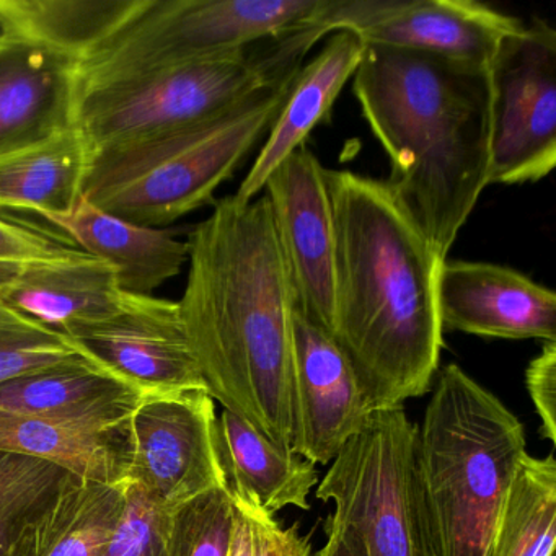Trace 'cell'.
<instances>
[{
  "mask_svg": "<svg viewBox=\"0 0 556 556\" xmlns=\"http://www.w3.org/2000/svg\"><path fill=\"white\" fill-rule=\"evenodd\" d=\"M181 321L207 393L291 448L295 294L265 194L226 197L187 240Z\"/></svg>",
  "mask_w": 556,
  "mask_h": 556,
  "instance_id": "cell-1",
  "label": "cell"
},
{
  "mask_svg": "<svg viewBox=\"0 0 556 556\" xmlns=\"http://www.w3.org/2000/svg\"><path fill=\"white\" fill-rule=\"evenodd\" d=\"M334 224L330 334L377 409L425 395L439 372L442 260L386 181L327 168Z\"/></svg>",
  "mask_w": 556,
  "mask_h": 556,
  "instance_id": "cell-2",
  "label": "cell"
},
{
  "mask_svg": "<svg viewBox=\"0 0 556 556\" xmlns=\"http://www.w3.org/2000/svg\"><path fill=\"white\" fill-rule=\"evenodd\" d=\"M353 92L389 157L387 187L447 260L490 185L488 70L366 45Z\"/></svg>",
  "mask_w": 556,
  "mask_h": 556,
  "instance_id": "cell-3",
  "label": "cell"
},
{
  "mask_svg": "<svg viewBox=\"0 0 556 556\" xmlns=\"http://www.w3.org/2000/svg\"><path fill=\"white\" fill-rule=\"evenodd\" d=\"M526 451L517 416L457 364L439 370L416 435L432 556H491Z\"/></svg>",
  "mask_w": 556,
  "mask_h": 556,
  "instance_id": "cell-4",
  "label": "cell"
},
{
  "mask_svg": "<svg viewBox=\"0 0 556 556\" xmlns=\"http://www.w3.org/2000/svg\"><path fill=\"white\" fill-rule=\"evenodd\" d=\"M298 73L197 125L90 155L83 197L155 229L213 203L217 188L268 135Z\"/></svg>",
  "mask_w": 556,
  "mask_h": 556,
  "instance_id": "cell-5",
  "label": "cell"
},
{
  "mask_svg": "<svg viewBox=\"0 0 556 556\" xmlns=\"http://www.w3.org/2000/svg\"><path fill=\"white\" fill-rule=\"evenodd\" d=\"M298 71L247 50L154 67L77 90L73 126L90 157L213 118Z\"/></svg>",
  "mask_w": 556,
  "mask_h": 556,
  "instance_id": "cell-6",
  "label": "cell"
},
{
  "mask_svg": "<svg viewBox=\"0 0 556 556\" xmlns=\"http://www.w3.org/2000/svg\"><path fill=\"white\" fill-rule=\"evenodd\" d=\"M416 435L403 406L376 409L318 481L315 496L334 504L364 556H432Z\"/></svg>",
  "mask_w": 556,
  "mask_h": 556,
  "instance_id": "cell-7",
  "label": "cell"
},
{
  "mask_svg": "<svg viewBox=\"0 0 556 556\" xmlns=\"http://www.w3.org/2000/svg\"><path fill=\"white\" fill-rule=\"evenodd\" d=\"M320 0H152L76 66V92L154 67L245 51L301 28Z\"/></svg>",
  "mask_w": 556,
  "mask_h": 556,
  "instance_id": "cell-8",
  "label": "cell"
},
{
  "mask_svg": "<svg viewBox=\"0 0 556 556\" xmlns=\"http://www.w3.org/2000/svg\"><path fill=\"white\" fill-rule=\"evenodd\" d=\"M490 185H523L556 165V31L545 21L504 40L490 70Z\"/></svg>",
  "mask_w": 556,
  "mask_h": 556,
  "instance_id": "cell-9",
  "label": "cell"
},
{
  "mask_svg": "<svg viewBox=\"0 0 556 556\" xmlns=\"http://www.w3.org/2000/svg\"><path fill=\"white\" fill-rule=\"evenodd\" d=\"M123 484L164 513L227 488L210 393L193 390L141 400L128 422Z\"/></svg>",
  "mask_w": 556,
  "mask_h": 556,
  "instance_id": "cell-10",
  "label": "cell"
},
{
  "mask_svg": "<svg viewBox=\"0 0 556 556\" xmlns=\"http://www.w3.org/2000/svg\"><path fill=\"white\" fill-rule=\"evenodd\" d=\"M64 334L86 356L144 396L207 392L188 344L178 302L125 292L112 317L77 325Z\"/></svg>",
  "mask_w": 556,
  "mask_h": 556,
  "instance_id": "cell-11",
  "label": "cell"
},
{
  "mask_svg": "<svg viewBox=\"0 0 556 556\" xmlns=\"http://www.w3.org/2000/svg\"><path fill=\"white\" fill-rule=\"evenodd\" d=\"M262 194L285 255L299 308L330 333L333 315L334 224L327 168L307 144L273 170Z\"/></svg>",
  "mask_w": 556,
  "mask_h": 556,
  "instance_id": "cell-12",
  "label": "cell"
},
{
  "mask_svg": "<svg viewBox=\"0 0 556 556\" xmlns=\"http://www.w3.org/2000/svg\"><path fill=\"white\" fill-rule=\"evenodd\" d=\"M376 409L337 341L295 304L291 451L315 465L331 464Z\"/></svg>",
  "mask_w": 556,
  "mask_h": 556,
  "instance_id": "cell-13",
  "label": "cell"
},
{
  "mask_svg": "<svg viewBox=\"0 0 556 556\" xmlns=\"http://www.w3.org/2000/svg\"><path fill=\"white\" fill-rule=\"evenodd\" d=\"M442 328L500 340L556 341V294L516 269L445 260L438 279Z\"/></svg>",
  "mask_w": 556,
  "mask_h": 556,
  "instance_id": "cell-14",
  "label": "cell"
},
{
  "mask_svg": "<svg viewBox=\"0 0 556 556\" xmlns=\"http://www.w3.org/2000/svg\"><path fill=\"white\" fill-rule=\"evenodd\" d=\"M523 25L473 0H393L392 8L357 37L364 45L418 51L490 70L504 40Z\"/></svg>",
  "mask_w": 556,
  "mask_h": 556,
  "instance_id": "cell-15",
  "label": "cell"
},
{
  "mask_svg": "<svg viewBox=\"0 0 556 556\" xmlns=\"http://www.w3.org/2000/svg\"><path fill=\"white\" fill-rule=\"evenodd\" d=\"M123 298L115 269L83 250L0 275V301L61 333L112 317Z\"/></svg>",
  "mask_w": 556,
  "mask_h": 556,
  "instance_id": "cell-16",
  "label": "cell"
},
{
  "mask_svg": "<svg viewBox=\"0 0 556 556\" xmlns=\"http://www.w3.org/2000/svg\"><path fill=\"white\" fill-rule=\"evenodd\" d=\"M144 393L92 359L0 383V409L99 431H126Z\"/></svg>",
  "mask_w": 556,
  "mask_h": 556,
  "instance_id": "cell-17",
  "label": "cell"
},
{
  "mask_svg": "<svg viewBox=\"0 0 556 556\" xmlns=\"http://www.w3.org/2000/svg\"><path fill=\"white\" fill-rule=\"evenodd\" d=\"M76 66L48 51L0 40V154L73 126Z\"/></svg>",
  "mask_w": 556,
  "mask_h": 556,
  "instance_id": "cell-18",
  "label": "cell"
},
{
  "mask_svg": "<svg viewBox=\"0 0 556 556\" xmlns=\"http://www.w3.org/2000/svg\"><path fill=\"white\" fill-rule=\"evenodd\" d=\"M366 45L351 31L328 38L320 53L299 70L249 174L233 197L252 201L262 194L266 180L292 152L305 146L315 126L328 115L334 100L359 67Z\"/></svg>",
  "mask_w": 556,
  "mask_h": 556,
  "instance_id": "cell-19",
  "label": "cell"
},
{
  "mask_svg": "<svg viewBox=\"0 0 556 556\" xmlns=\"http://www.w3.org/2000/svg\"><path fill=\"white\" fill-rule=\"evenodd\" d=\"M45 220L66 233L77 249L109 263L126 294L154 295L188 263L187 242L172 230L128 223L84 197L71 213Z\"/></svg>",
  "mask_w": 556,
  "mask_h": 556,
  "instance_id": "cell-20",
  "label": "cell"
},
{
  "mask_svg": "<svg viewBox=\"0 0 556 556\" xmlns=\"http://www.w3.org/2000/svg\"><path fill=\"white\" fill-rule=\"evenodd\" d=\"M125 484L67 473L53 494L25 517L2 556H100L122 520Z\"/></svg>",
  "mask_w": 556,
  "mask_h": 556,
  "instance_id": "cell-21",
  "label": "cell"
},
{
  "mask_svg": "<svg viewBox=\"0 0 556 556\" xmlns=\"http://www.w3.org/2000/svg\"><path fill=\"white\" fill-rule=\"evenodd\" d=\"M152 0H0L2 40L28 45L74 66L109 43Z\"/></svg>",
  "mask_w": 556,
  "mask_h": 556,
  "instance_id": "cell-22",
  "label": "cell"
},
{
  "mask_svg": "<svg viewBox=\"0 0 556 556\" xmlns=\"http://www.w3.org/2000/svg\"><path fill=\"white\" fill-rule=\"evenodd\" d=\"M217 447L230 496L269 516L286 507H311L308 496L320 478L307 458L269 441L227 409L217 418Z\"/></svg>",
  "mask_w": 556,
  "mask_h": 556,
  "instance_id": "cell-23",
  "label": "cell"
},
{
  "mask_svg": "<svg viewBox=\"0 0 556 556\" xmlns=\"http://www.w3.org/2000/svg\"><path fill=\"white\" fill-rule=\"evenodd\" d=\"M89 154L74 126L0 154V210L38 216L71 213L83 197Z\"/></svg>",
  "mask_w": 556,
  "mask_h": 556,
  "instance_id": "cell-24",
  "label": "cell"
},
{
  "mask_svg": "<svg viewBox=\"0 0 556 556\" xmlns=\"http://www.w3.org/2000/svg\"><path fill=\"white\" fill-rule=\"evenodd\" d=\"M0 452L40 458L96 483L123 484L128 429L99 431L0 409Z\"/></svg>",
  "mask_w": 556,
  "mask_h": 556,
  "instance_id": "cell-25",
  "label": "cell"
},
{
  "mask_svg": "<svg viewBox=\"0 0 556 556\" xmlns=\"http://www.w3.org/2000/svg\"><path fill=\"white\" fill-rule=\"evenodd\" d=\"M556 458L523 455L494 530L491 556H555Z\"/></svg>",
  "mask_w": 556,
  "mask_h": 556,
  "instance_id": "cell-26",
  "label": "cell"
},
{
  "mask_svg": "<svg viewBox=\"0 0 556 556\" xmlns=\"http://www.w3.org/2000/svg\"><path fill=\"white\" fill-rule=\"evenodd\" d=\"M90 359L67 334L45 327L0 301V383Z\"/></svg>",
  "mask_w": 556,
  "mask_h": 556,
  "instance_id": "cell-27",
  "label": "cell"
},
{
  "mask_svg": "<svg viewBox=\"0 0 556 556\" xmlns=\"http://www.w3.org/2000/svg\"><path fill=\"white\" fill-rule=\"evenodd\" d=\"M236 506L227 488L210 491L172 514L167 556H229Z\"/></svg>",
  "mask_w": 556,
  "mask_h": 556,
  "instance_id": "cell-28",
  "label": "cell"
},
{
  "mask_svg": "<svg viewBox=\"0 0 556 556\" xmlns=\"http://www.w3.org/2000/svg\"><path fill=\"white\" fill-rule=\"evenodd\" d=\"M66 475L50 462L0 452V556L18 523L56 491Z\"/></svg>",
  "mask_w": 556,
  "mask_h": 556,
  "instance_id": "cell-29",
  "label": "cell"
},
{
  "mask_svg": "<svg viewBox=\"0 0 556 556\" xmlns=\"http://www.w3.org/2000/svg\"><path fill=\"white\" fill-rule=\"evenodd\" d=\"M125 488V513L100 556H167L174 513L157 509L138 490Z\"/></svg>",
  "mask_w": 556,
  "mask_h": 556,
  "instance_id": "cell-30",
  "label": "cell"
},
{
  "mask_svg": "<svg viewBox=\"0 0 556 556\" xmlns=\"http://www.w3.org/2000/svg\"><path fill=\"white\" fill-rule=\"evenodd\" d=\"M77 247L58 242L43 230L0 217V275L34 263L66 258Z\"/></svg>",
  "mask_w": 556,
  "mask_h": 556,
  "instance_id": "cell-31",
  "label": "cell"
},
{
  "mask_svg": "<svg viewBox=\"0 0 556 556\" xmlns=\"http://www.w3.org/2000/svg\"><path fill=\"white\" fill-rule=\"evenodd\" d=\"M526 386L542 421L543 438L556 444V341H545L539 356L533 357L527 367Z\"/></svg>",
  "mask_w": 556,
  "mask_h": 556,
  "instance_id": "cell-32",
  "label": "cell"
},
{
  "mask_svg": "<svg viewBox=\"0 0 556 556\" xmlns=\"http://www.w3.org/2000/svg\"><path fill=\"white\" fill-rule=\"evenodd\" d=\"M252 517L258 535L260 556H314L308 536L299 532L298 526L281 527L275 516L263 513L243 501L236 500Z\"/></svg>",
  "mask_w": 556,
  "mask_h": 556,
  "instance_id": "cell-33",
  "label": "cell"
},
{
  "mask_svg": "<svg viewBox=\"0 0 556 556\" xmlns=\"http://www.w3.org/2000/svg\"><path fill=\"white\" fill-rule=\"evenodd\" d=\"M327 543L314 556H364L356 536L333 514L325 522Z\"/></svg>",
  "mask_w": 556,
  "mask_h": 556,
  "instance_id": "cell-34",
  "label": "cell"
},
{
  "mask_svg": "<svg viewBox=\"0 0 556 556\" xmlns=\"http://www.w3.org/2000/svg\"><path fill=\"white\" fill-rule=\"evenodd\" d=\"M233 506H236V526H233L229 556H260L258 535H256L252 517L236 501Z\"/></svg>",
  "mask_w": 556,
  "mask_h": 556,
  "instance_id": "cell-35",
  "label": "cell"
},
{
  "mask_svg": "<svg viewBox=\"0 0 556 556\" xmlns=\"http://www.w3.org/2000/svg\"><path fill=\"white\" fill-rule=\"evenodd\" d=\"M0 40H2V35H0Z\"/></svg>",
  "mask_w": 556,
  "mask_h": 556,
  "instance_id": "cell-36",
  "label": "cell"
}]
</instances>
